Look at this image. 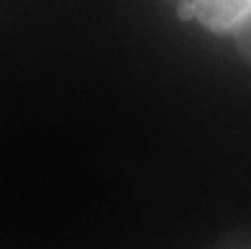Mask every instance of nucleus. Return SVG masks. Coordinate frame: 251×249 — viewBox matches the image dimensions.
<instances>
[{"label": "nucleus", "instance_id": "f257e3e1", "mask_svg": "<svg viewBox=\"0 0 251 249\" xmlns=\"http://www.w3.org/2000/svg\"><path fill=\"white\" fill-rule=\"evenodd\" d=\"M196 21L213 33H231L251 13V0H190Z\"/></svg>", "mask_w": 251, "mask_h": 249}, {"label": "nucleus", "instance_id": "f03ea898", "mask_svg": "<svg viewBox=\"0 0 251 249\" xmlns=\"http://www.w3.org/2000/svg\"><path fill=\"white\" fill-rule=\"evenodd\" d=\"M228 36L236 41V49H239V54L251 61V13H249L241 23H236V28H233Z\"/></svg>", "mask_w": 251, "mask_h": 249}]
</instances>
